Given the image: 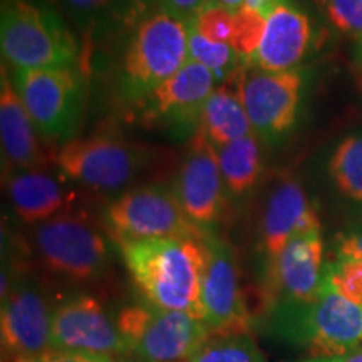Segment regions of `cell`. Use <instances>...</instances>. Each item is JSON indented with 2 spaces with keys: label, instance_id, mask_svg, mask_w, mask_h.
<instances>
[{
  "label": "cell",
  "instance_id": "cell-1",
  "mask_svg": "<svg viewBox=\"0 0 362 362\" xmlns=\"http://www.w3.org/2000/svg\"><path fill=\"white\" fill-rule=\"evenodd\" d=\"M205 237L121 243L131 279L149 305L187 312L205 322L202 304L206 267Z\"/></svg>",
  "mask_w": 362,
  "mask_h": 362
},
{
  "label": "cell",
  "instance_id": "cell-2",
  "mask_svg": "<svg viewBox=\"0 0 362 362\" xmlns=\"http://www.w3.org/2000/svg\"><path fill=\"white\" fill-rule=\"evenodd\" d=\"M272 320L275 334L302 344L314 357L347 354L362 344V307L339 293L325 277L315 300L275 305Z\"/></svg>",
  "mask_w": 362,
  "mask_h": 362
},
{
  "label": "cell",
  "instance_id": "cell-3",
  "mask_svg": "<svg viewBox=\"0 0 362 362\" xmlns=\"http://www.w3.org/2000/svg\"><path fill=\"white\" fill-rule=\"evenodd\" d=\"M0 44L13 71L71 67L79 52L61 13L33 0H2Z\"/></svg>",
  "mask_w": 362,
  "mask_h": 362
},
{
  "label": "cell",
  "instance_id": "cell-4",
  "mask_svg": "<svg viewBox=\"0 0 362 362\" xmlns=\"http://www.w3.org/2000/svg\"><path fill=\"white\" fill-rule=\"evenodd\" d=\"M189 54V24L156 8L134 27L123 57V89L143 99L176 74Z\"/></svg>",
  "mask_w": 362,
  "mask_h": 362
},
{
  "label": "cell",
  "instance_id": "cell-5",
  "mask_svg": "<svg viewBox=\"0 0 362 362\" xmlns=\"http://www.w3.org/2000/svg\"><path fill=\"white\" fill-rule=\"evenodd\" d=\"M117 245L160 238H202L205 232L185 214L175 189L146 185L128 189L104 214Z\"/></svg>",
  "mask_w": 362,
  "mask_h": 362
},
{
  "label": "cell",
  "instance_id": "cell-6",
  "mask_svg": "<svg viewBox=\"0 0 362 362\" xmlns=\"http://www.w3.org/2000/svg\"><path fill=\"white\" fill-rule=\"evenodd\" d=\"M34 248L42 265L71 282L101 277L110 264V245L84 214H64L35 226Z\"/></svg>",
  "mask_w": 362,
  "mask_h": 362
},
{
  "label": "cell",
  "instance_id": "cell-7",
  "mask_svg": "<svg viewBox=\"0 0 362 362\" xmlns=\"http://www.w3.org/2000/svg\"><path fill=\"white\" fill-rule=\"evenodd\" d=\"M12 83L40 136L71 141L84 110V81L74 67L13 71Z\"/></svg>",
  "mask_w": 362,
  "mask_h": 362
},
{
  "label": "cell",
  "instance_id": "cell-8",
  "mask_svg": "<svg viewBox=\"0 0 362 362\" xmlns=\"http://www.w3.org/2000/svg\"><path fill=\"white\" fill-rule=\"evenodd\" d=\"M116 322L129 352L151 362L188 361L205 346L211 334L197 317L155 305L124 307Z\"/></svg>",
  "mask_w": 362,
  "mask_h": 362
},
{
  "label": "cell",
  "instance_id": "cell-9",
  "mask_svg": "<svg viewBox=\"0 0 362 362\" xmlns=\"http://www.w3.org/2000/svg\"><path fill=\"white\" fill-rule=\"evenodd\" d=\"M146 158L141 148L117 136L93 134L64 143L54 160L62 173L84 187L116 192L138 178Z\"/></svg>",
  "mask_w": 362,
  "mask_h": 362
},
{
  "label": "cell",
  "instance_id": "cell-10",
  "mask_svg": "<svg viewBox=\"0 0 362 362\" xmlns=\"http://www.w3.org/2000/svg\"><path fill=\"white\" fill-rule=\"evenodd\" d=\"M206 267L202 284L205 324L216 337L243 336L248 332L250 314L240 291L238 265L233 248L206 233Z\"/></svg>",
  "mask_w": 362,
  "mask_h": 362
},
{
  "label": "cell",
  "instance_id": "cell-11",
  "mask_svg": "<svg viewBox=\"0 0 362 362\" xmlns=\"http://www.w3.org/2000/svg\"><path fill=\"white\" fill-rule=\"evenodd\" d=\"M238 89L257 134L274 139L292 129L300 104V72L240 71Z\"/></svg>",
  "mask_w": 362,
  "mask_h": 362
},
{
  "label": "cell",
  "instance_id": "cell-12",
  "mask_svg": "<svg viewBox=\"0 0 362 362\" xmlns=\"http://www.w3.org/2000/svg\"><path fill=\"white\" fill-rule=\"evenodd\" d=\"M223 176L218 151L200 126L181 161L175 193L194 225L215 223L223 210Z\"/></svg>",
  "mask_w": 362,
  "mask_h": 362
},
{
  "label": "cell",
  "instance_id": "cell-13",
  "mask_svg": "<svg viewBox=\"0 0 362 362\" xmlns=\"http://www.w3.org/2000/svg\"><path fill=\"white\" fill-rule=\"evenodd\" d=\"M51 349L84 351L112 357L129 352V346L101 302L81 296L54 310Z\"/></svg>",
  "mask_w": 362,
  "mask_h": 362
},
{
  "label": "cell",
  "instance_id": "cell-14",
  "mask_svg": "<svg viewBox=\"0 0 362 362\" xmlns=\"http://www.w3.org/2000/svg\"><path fill=\"white\" fill-rule=\"evenodd\" d=\"M52 314L44 292L33 280L16 279L2 298V346L16 357H34L51 349Z\"/></svg>",
  "mask_w": 362,
  "mask_h": 362
},
{
  "label": "cell",
  "instance_id": "cell-15",
  "mask_svg": "<svg viewBox=\"0 0 362 362\" xmlns=\"http://www.w3.org/2000/svg\"><path fill=\"white\" fill-rule=\"evenodd\" d=\"M215 89V72L189 57L185 66L141 101L144 119L176 128L200 126L206 99Z\"/></svg>",
  "mask_w": 362,
  "mask_h": 362
},
{
  "label": "cell",
  "instance_id": "cell-16",
  "mask_svg": "<svg viewBox=\"0 0 362 362\" xmlns=\"http://www.w3.org/2000/svg\"><path fill=\"white\" fill-rule=\"evenodd\" d=\"M272 292L280 304H309L319 296L324 277V240L320 228L297 235L272 262Z\"/></svg>",
  "mask_w": 362,
  "mask_h": 362
},
{
  "label": "cell",
  "instance_id": "cell-17",
  "mask_svg": "<svg viewBox=\"0 0 362 362\" xmlns=\"http://www.w3.org/2000/svg\"><path fill=\"white\" fill-rule=\"evenodd\" d=\"M317 228H320L319 215L302 185L293 178L280 181L262 214V245L270 262L277 259L293 237Z\"/></svg>",
  "mask_w": 362,
  "mask_h": 362
},
{
  "label": "cell",
  "instance_id": "cell-18",
  "mask_svg": "<svg viewBox=\"0 0 362 362\" xmlns=\"http://www.w3.org/2000/svg\"><path fill=\"white\" fill-rule=\"evenodd\" d=\"M312 34L309 16L291 0H284L267 16L255 62L269 72L292 71L309 51Z\"/></svg>",
  "mask_w": 362,
  "mask_h": 362
},
{
  "label": "cell",
  "instance_id": "cell-19",
  "mask_svg": "<svg viewBox=\"0 0 362 362\" xmlns=\"http://www.w3.org/2000/svg\"><path fill=\"white\" fill-rule=\"evenodd\" d=\"M0 136L8 168L35 170L44 168L49 163V155L37 138V129L12 79L7 78L6 66H2L0 86Z\"/></svg>",
  "mask_w": 362,
  "mask_h": 362
},
{
  "label": "cell",
  "instance_id": "cell-20",
  "mask_svg": "<svg viewBox=\"0 0 362 362\" xmlns=\"http://www.w3.org/2000/svg\"><path fill=\"white\" fill-rule=\"evenodd\" d=\"M7 192L13 211L27 225L44 223L64 215L74 200V194L61 180L42 168L11 171Z\"/></svg>",
  "mask_w": 362,
  "mask_h": 362
},
{
  "label": "cell",
  "instance_id": "cell-21",
  "mask_svg": "<svg viewBox=\"0 0 362 362\" xmlns=\"http://www.w3.org/2000/svg\"><path fill=\"white\" fill-rule=\"evenodd\" d=\"M200 128L218 148L252 134V123L240 96L238 72L228 83L215 88L206 99Z\"/></svg>",
  "mask_w": 362,
  "mask_h": 362
},
{
  "label": "cell",
  "instance_id": "cell-22",
  "mask_svg": "<svg viewBox=\"0 0 362 362\" xmlns=\"http://www.w3.org/2000/svg\"><path fill=\"white\" fill-rule=\"evenodd\" d=\"M216 151L223 183L230 193L242 197L250 192L262 173V153L257 136L248 134Z\"/></svg>",
  "mask_w": 362,
  "mask_h": 362
},
{
  "label": "cell",
  "instance_id": "cell-23",
  "mask_svg": "<svg viewBox=\"0 0 362 362\" xmlns=\"http://www.w3.org/2000/svg\"><path fill=\"white\" fill-rule=\"evenodd\" d=\"M329 173L344 197L362 203V131L346 136L337 144L330 156Z\"/></svg>",
  "mask_w": 362,
  "mask_h": 362
},
{
  "label": "cell",
  "instance_id": "cell-24",
  "mask_svg": "<svg viewBox=\"0 0 362 362\" xmlns=\"http://www.w3.org/2000/svg\"><path fill=\"white\" fill-rule=\"evenodd\" d=\"M185 362H267L250 336L216 337Z\"/></svg>",
  "mask_w": 362,
  "mask_h": 362
},
{
  "label": "cell",
  "instance_id": "cell-25",
  "mask_svg": "<svg viewBox=\"0 0 362 362\" xmlns=\"http://www.w3.org/2000/svg\"><path fill=\"white\" fill-rule=\"evenodd\" d=\"M189 57L206 66L218 78H233L237 74L238 54L230 44L211 42L189 27Z\"/></svg>",
  "mask_w": 362,
  "mask_h": 362
},
{
  "label": "cell",
  "instance_id": "cell-26",
  "mask_svg": "<svg viewBox=\"0 0 362 362\" xmlns=\"http://www.w3.org/2000/svg\"><path fill=\"white\" fill-rule=\"evenodd\" d=\"M267 24V17L253 8L242 6L233 13V37L230 45L238 57L255 59Z\"/></svg>",
  "mask_w": 362,
  "mask_h": 362
},
{
  "label": "cell",
  "instance_id": "cell-27",
  "mask_svg": "<svg viewBox=\"0 0 362 362\" xmlns=\"http://www.w3.org/2000/svg\"><path fill=\"white\" fill-rule=\"evenodd\" d=\"M189 27L211 42L230 44L233 37V12L221 6L218 0H205Z\"/></svg>",
  "mask_w": 362,
  "mask_h": 362
},
{
  "label": "cell",
  "instance_id": "cell-28",
  "mask_svg": "<svg viewBox=\"0 0 362 362\" xmlns=\"http://www.w3.org/2000/svg\"><path fill=\"white\" fill-rule=\"evenodd\" d=\"M117 0H54L64 16L79 29L88 30Z\"/></svg>",
  "mask_w": 362,
  "mask_h": 362
},
{
  "label": "cell",
  "instance_id": "cell-29",
  "mask_svg": "<svg viewBox=\"0 0 362 362\" xmlns=\"http://www.w3.org/2000/svg\"><path fill=\"white\" fill-rule=\"evenodd\" d=\"M324 8L341 33L362 39V0H325Z\"/></svg>",
  "mask_w": 362,
  "mask_h": 362
},
{
  "label": "cell",
  "instance_id": "cell-30",
  "mask_svg": "<svg viewBox=\"0 0 362 362\" xmlns=\"http://www.w3.org/2000/svg\"><path fill=\"white\" fill-rule=\"evenodd\" d=\"M13 362H115L111 356L93 354L84 351L49 349L34 357H16Z\"/></svg>",
  "mask_w": 362,
  "mask_h": 362
},
{
  "label": "cell",
  "instance_id": "cell-31",
  "mask_svg": "<svg viewBox=\"0 0 362 362\" xmlns=\"http://www.w3.org/2000/svg\"><path fill=\"white\" fill-rule=\"evenodd\" d=\"M151 2L155 4L156 8L173 13V16L180 17V19L189 24L205 0H151Z\"/></svg>",
  "mask_w": 362,
  "mask_h": 362
},
{
  "label": "cell",
  "instance_id": "cell-32",
  "mask_svg": "<svg viewBox=\"0 0 362 362\" xmlns=\"http://www.w3.org/2000/svg\"><path fill=\"white\" fill-rule=\"evenodd\" d=\"M337 255L362 260V226H356L339 238Z\"/></svg>",
  "mask_w": 362,
  "mask_h": 362
},
{
  "label": "cell",
  "instance_id": "cell-33",
  "mask_svg": "<svg viewBox=\"0 0 362 362\" xmlns=\"http://www.w3.org/2000/svg\"><path fill=\"white\" fill-rule=\"evenodd\" d=\"M304 362H362V347L347 352V354L341 356H329V357H312L309 361Z\"/></svg>",
  "mask_w": 362,
  "mask_h": 362
},
{
  "label": "cell",
  "instance_id": "cell-34",
  "mask_svg": "<svg viewBox=\"0 0 362 362\" xmlns=\"http://www.w3.org/2000/svg\"><path fill=\"white\" fill-rule=\"evenodd\" d=\"M218 2H220L223 7L228 8V11H232L233 13L237 12L238 8L243 6V0H218Z\"/></svg>",
  "mask_w": 362,
  "mask_h": 362
},
{
  "label": "cell",
  "instance_id": "cell-35",
  "mask_svg": "<svg viewBox=\"0 0 362 362\" xmlns=\"http://www.w3.org/2000/svg\"><path fill=\"white\" fill-rule=\"evenodd\" d=\"M314 2H315V4H319V6H320V7H324L325 0H314Z\"/></svg>",
  "mask_w": 362,
  "mask_h": 362
},
{
  "label": "cell",
  "instance_id": "cell-36",
  "mask_svg": "<svg viewBox=\"0 0 362 362\" xmlns=\"http://www.w3.org/2000/svg\"><path fill=\"white\" fill-rule=\"evenodd\" d=\"M121 362H151V361H144V359H141V361H121Z\"/></svg>",
  "mask_w": 362,
  "mask_h": 362
},
{
  "label": "cell",
  "instance_id": "cell-37",
  "mask_svg": "<svg viewBox=\"0 0 362 362\" xmlns=\"http://www.w3.org/2000/svg\"><path fill=\"white\" fill-rule=\"evenodd\" d=\"M361 54H362V51H361Z\"/></svg>",
  "mask_w": 362,
  "mask_h": 362
}]
</instances>
